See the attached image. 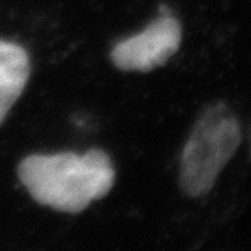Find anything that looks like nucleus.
I'll use <instances>...</instances> for the list:
<instances>
[{
  "mask_svg": "<svg viewBox=\"0 0 251 251\" xmlns=\"http://www.w3.org/2000/svg\"><path fill=\"white\" fill-rule=\"evenodd\" d=\"M17 173L38 204L66 214L84 211L115 184L113 163L100 150L82 155L34 153L20 162Z\"/></svg>",
  "mask_w": 251,
  "mask_h": 251,
  "instance_id": "1",
  "label": "nucleus"
},
{
  "mask_svg": "<svg viewBox=\"0 0 251 251\" xmlns=\"http://www.w3.org/2000/svg\"><path fill=\"white\" fill-rule=\"evenodd\" d=\"M242 143V126L225 102L201 110L183 147L179 186L190 198L208 194Z\"/></svg>",
  "mask_w": 251,
  "mask_h": 251,
  "instance_id": "2",
  "label": "nucleus"
},
{
  "mask_svg": "<svg viewBox=\"0 0 251 251\" xmlns=\"http://www.w3.org/2000/svg\"><path fill=\"white\" fill-rule=\"evenodd\" d=\"M181 38L179 20L162 13L141 32L117 42L110 52V59L123 72H151L176 54Z\"/></svg>",
  "mask_w": 251,
  "mask_h": 251,
  "instance_id": "3",
  "label": "nucleus"
},
{
  "mask_svg": "<svg viewBox=\"0 0 251 251\" xmlns=\"http://www.w3.org/2000/svg\"><path fill=\"white\" fill-rule=\"evenodd\" d=\"M29 56L23 46L0 39V125L29 78Z\"/></svg>",
  "mask_w": 251,
  "mask_h": 251,
  "instance_id": "4",
  "label": "nucleus"
},
{
  "mask_svg": "<svg viewBox=\"0 0 251 251\" xmlns=\"http://www.w3.org/2000/svg\"><path fill=\"white\" fill-rule=\"evenodd\" d=\"M250 152H251V131H250Z\"/></svg>",
  "mask_w": 251,
  "mask_h": 251,
  "instance_id": "5",
  "label": "nucleus"
}]
</instances>
